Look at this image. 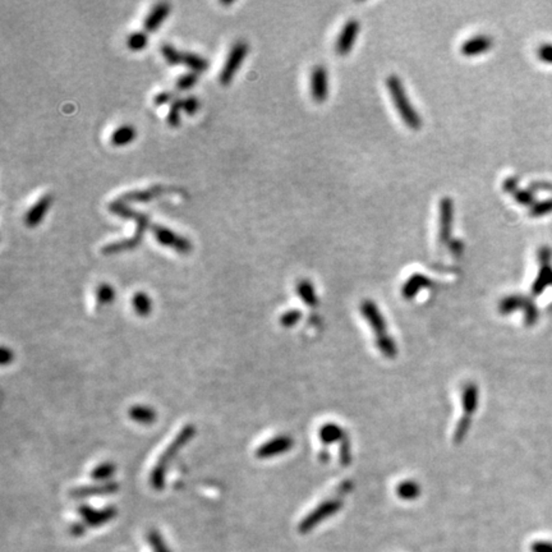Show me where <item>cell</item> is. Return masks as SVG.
Returning a JSON list of instances; mask_svg holds the SVG:
<instances>
[{
  "instance_id": "cell-1",
  "label": "cell",
  "mask_w": 552,
  "mask_h": 552,
  "mask_svg": "<svg viewBox=\"0 0 552 552\" xmlns=\"http://www.w3.org/2000/svg\"><path fill=\"white\" fill-rule=\"evenodd\" d=\"M196 435V427L193 425H186L183 429L178 432V435L173 440L172 442L164 450L162 455L158 459V463L150 473V485L153 490L162 491L165 487V477L169 464L174 457L178 455L181 449L184 448L192 438Z\"/></svg>"
},
{
  "instance_id": "cell-2",
  "label": "cell",
  "mask_w": 552,
  "mask_h": 552,
  "mask_svg": "<svg viewBox=\"0 0 552 552\" xmlns=\"http://www.w3.org/2000/svg\"><path fill=\"white\" fill-rule=\"evenodd\" d=\"M361 314H362L363 318L371 326L372 331L375 334L377 349L380 351L381 354L390 360L395 358L398 354V348H397L395 342L392 340L390 334H388L386 323H385V318L381 314L379 307L375 302L366 299L361 305Z\"/></svg>"
},
{
  "instance_id": "cell-3",
  "label": "cell",
  "mask_w": 552,
  "mask_h": 552,
  "mask_svg": "<svg viewBox=\"0 0 552 552\" xmlns=\"http://www.w3.org/2000/svg\"><path fill=\"white\" fill-rule=\"evenodd\" d=\"M386 88H388L391 99H392V103L395 105L404 124L413 131L421 129L422 118L417 113V110L413 108V105L410 104V97L407 95L405 88L403 86V82L399 77L395 76V75L388 77Z\"/></svg>"
},
{
  "instance_id": "cell-4",
  "label": "cell",
  "mask_w": 552,
  "mask_h": 552,
  "mask_svg": "<svg viewBox=\"0 0 552 552\" xmlns=\"http://www.w3.org/2000/svg\"><path fill=\"white\" fill-rule=\"evenodd\" d=\"M462 405H463V417L459 419L455 432H454V442L460 444L469 431L472 425V417L476 413L478 407V386L475 382H466L463 386L462 392Z\"/></svg>"
},
{
  "instance_id": "cell-5",
  "label": "cell",
  "mask_w": 552,
  "mask_h": 552,
  "mask_svg": "<svg viewBox=\"0 0 552 552\" xmlns=\"http://www.w3.org/2000/svg\"><path fill=\"white\" fill-rule=\"evenodd\" d=\"M343 507L342 499H330L325 500L323 504L314 507V510L308 515H305L303 520L299 524L298 529L301 534H308L312 531L316 525L321 523L325 519L331 518L333 515L339 513V510Z\"/></svg>"
},
{
  "instance_id": "cell-6",
  "label": "cell",
  "mask_w": 552,
  "mask_h": 552,
  "mask_svg": "<svg viewBox=\"0 0 552 552\" xmlns=\"http://www.w3.org/2000/svg\"><path fill=\"white\" fill-rule=\"evenodd\" d=\"M248 47L247 41L239 40L237 41L229 51L228 57L225 59L224 67L221 69L219 75L220 84L223 86H228L233 81L234 76L237 75L239 68L242 66L243 60L247 58Z\"/></svg>"
},
{
  "instance_id": "cell-7",
  "label": "cell",
  "mask_w": 552,
  "mask_h": 552,
  "mask_svg": "<svg viewBox=\"0 0 552 552\" xmlns=\"http://www.w3.org/2000/svg\"><path fill=\"white\" fill-rule=\"evenodd\" d=\"M155 239L164 246V247L172 248L175 252L181 255H187L192 251V243L188 238L181 237L178 233L173 231L166 227H162L160 224H153L151 227Z\"/></svg>"
},
{
  "instance_id": "cell-8",
  "label": "cell",
  "mask_w": 552,
  "mask_h": 552,
  "mask_svg": "<svg viewBox=\"0 0 552 552\" xmlns=\"http://www.w3.org/2000/svg\"><path fill=\"white\" fill-rule=\"evenodd\" d=\"M109 211L115 214L119 218H123L127 220H134L137 224L136 228V233L134 237L142 240L145 231L150 227V218L147 214L143 212H138L136 210L131 209L125 202L122 200L113 201L109 203Z\"/></svg>"
},
{
  "instance_id": "cell-9",
  "label": "cell",
  "mask_w": 552,
  "mask_h": 552,
  "mask_svg": "<svg viewBox=\"0 0 552 552\" xmlns=\"http://www.w3.org/2000/svg\"><path fill=\"white\" fill-rule=\"evenodd\" d=\"M516 310H523L525 323L528 325H534L538 318V312H537L536 305L531 299H528L525 297L509 295L504 298L499 305V311L503 314L514 312Z\"/></svg>"
},
{
  "instance_id": "cell-10",
  "label": "cell",
  "mask_w": 552,
  "mask_h": 552,
  "mask_svg": "<svg viewBox=\"0 0 552 552\" xmlns=\"http://www.w3.org/2000/svg\"><path fill=\"white\" fill-rule=\"evenodd\" d=\"M438 240L442 244H449L451 240L453 223H454V201L450 197H444L438 206Z\"/></svg>"
},
{
  "instance_id": "cell-11",
  "label": "cell",
  "mask_w": 552,
  "mask_h": 552,
  "mask_svg": "<svg viewBox=\"0 0 552 552\" xmlns=\"http://www.w3.org/2000/svg\"><path fill=\"white\" fill-rule=\"evenodd\" d=\"M552 251L550 247H542L538 252V261L541 264L540 273L532 286L534 295H540L547 286H552Z\"/></svg>"
},
{
  "instance_id": "cell-12",
  "label": "cell",
  "mask_w": 552,
  "mask_h": 552,
  "mask_svg": "<svg viewBox=\"0 0 552 552\" xmlns=\"http://www.w3.org/2000/svg\"><path fill=\"white\" fill-rule=\"evenodd\" d=\"M78 514L82 518L84 523L88 525V527H101L104 524L110 522L112 519H114L116 516V507L115 506H106L105 509L101 510H96L94 507L88 506V505H81L78 506Z\"/></svg>"
},
{
  "instance_id": "cell-13",
  "label": "cell",
  "mask_w": 552,
  "mask_h": 552,
  "mask_svg": "<svg viewBox=\"0 0 552 552\" xmlns=\"http://www.w3.org/2000/svg\"><path fill=\"white\" fill-rule=\"evenodd\" d=\"M294 447L293 438L288 435H279L275 438H270L266 442H264L261 447H258L256 450V457L258 459H270V457H279L281 454H286L290 449Z\"/></svg>"
},
{
  "instance_id": "cell-14",
  "label": "cell",
  "mask_w": 552,
  "mask_h": 552,
  "mask_svg": "<svg viewBox=\"0 0 552 552\" xmlns=\"http://www.w3.org/2000/svg\"><path fill=\"white\" fill-rule=\"evenodd\" d=\"M360 29L361 25L357 19H349L345 25H344L343 29L338 38V41L335 44V51L338 55L340 57H345L351 53L353 45L355 42V38L360 34Z\"/></svg>"
},
{
  "instance_id": "cell-15",
  "label": "cell",
  "mask_w": 552,
  "mask_h": 552,
  "mask_svg": "<svg viewBox=\"0 0 552 552\" xmlns=\"http://www.w3.org/2000/svg\"><path fill=\"white\" fill-rule=\"evenodd\" d=\"M311 95L318 104H323L329 96V73L324 66H316L312 71Z\"/></svg>"
},
{
  "instance_id": "cell-16",
  "label": "cell",
  "mask_w": 552,
  "mask_h": 552,
  "mask_svg": "<svg viewBox=\"0 0 552 552\" xmlns=\"http://www.w3.org/2000/svg\"><path fill=\"white\" fill-rule=\"evenodd\" d=\"M119 488V485L110 481V482H103V484H96V485L82 486L76 487L71 490V496L75 499H84V497H91V496H105L115 494Z\"/></svg>"
},
{
  "instance_id": "cell-17",
  "label": "cell",
  "mask_w": 552,
  "mask_h": 552,
  "mask_svg": "<svg viewBox=\"0 0 552 552\" xmlns=\"http://www.w3.org/2000/svg\"><path fill=\"white\" fill-rule=\"evenodd\" d=\"M53 203V196L51 195H44L41 199H38L34 206L29 208V211L25 215V224L29 228H36L38 224L44 220L47 212Z\"/></svg>"
},
{
  "instance_id": "cell-18",
  "label": "cell",
  "mask_w": 552,
  "mask_h": 552,
  "mask_svg": "<svg viewBox=\"0 0 552 552\" xmlns=\"http://www.w3.org/2000/svg\"><path fill=\"white\" fill-rule=\"evenodd\" d=\"M492 47H494L492 38L487 35H477L464 41L460 51L464 57H477L485 54L486 51H488Z\"/></svg>"
},
{
  "instance_id": "cell-19",
  "label": "cell",
  "mask_w": 552,
  "mask_h": 552,
  "mask_svg": "<svg viewBox=\"0 0 552 552\" xmlns=\"http://www.w3.org/2000/svg\"><path fill=\"white\" fill-rule=\"evenodd\" d=\"M169 13H171L169 3H158L145 19L143 23L145 29L147 32H156V29L162 26V22L169 16Z\"/></svg>"
},
{
  "instance_id": "cell-20",
  "label": "cell",
  "mask_w": 552,
  "mask_h": 552,
  "mask_svg": "<svg viewBox=\"0 0 552 552\" xmlns=\"http://www.w3.org/2000/svg\"><path fill=\"white\" fill-rule=\"evenodd\" d=\"M432 284H434L432 280L427 276L416 273L408 277V280L404 283V286L401 288V294L405 299H413L421 290L431 288Z\"/></svg>"
},
{
  "instance_id": "cell-21",
  "label": "cell",
  "mask_w": 552,
  "mask_h": 552,
  "mask_svg": "<svg viewBox=\"0 0 552 552\" xmlns=\"http://www.w3.org/2000/svg\"><path fill=\"white\" fill-rule=\"evenodd\" d=\"M164 193V187L162 186H153L147 190H136L127 192L122 195V197L119 200L123 202H149V201L156 199L158 196H160Z\"/></svg>"
},
{
  "instance_id": "cell-22",
  "label": "cell",
  "mask_w": 552,
  "mask_h": 552,
  "mask_svg": "<svg viewBox=\"0 0 552 552\" xmlns=\"http://www.w3.org/2000/svg\"><path fill=\"white\" fill-rule=\"evenodd\" d=\"M128 416L134 422L138 425H143V426L153 425L158 418L156 410L149 405H143V404H137V405L131 407L128 410Z\"/></svg>"
},
{
  "instance_id": "cell-23",
  "label": "cell",
  "mask_w": 552,
  "mask_h": 552,
  "mask_svg": "<svg viewBox=\"0 0 552 552\" xmlns=\"http://www.w3.org/2000/svg\"><path fill=\"white\" fill-rule=\"evenodd\" d=\"M295 290L305 305H310L312 308L318 305V298L316 294L314 284L310 280L307 279L299 280L295 286Z\"/></svg>"
},
{
  "instance_id": "cell-24",
  "label": "cell",
  "mask_w": 552,
  "mask_h": 552,
  "mask_svg": "<svg viewBox=\"0 0 552 552\" xmlns=\"http://www.w3.org/2000/svg\"><path fill=\"white\" fill-rule=\"evenodd\" d=\"M136 136H137L136 128L132 125H129V124H124V125L118 127L114 132L112 134L110 142H112V145L116 146V147L127 146V145H129L132 141H134Z\"/></svg>"
},
{
  "instance_id": "cell-25",
  "label": "cell",
  "mask_w": 552,
  "mask_h": 552,
  "mask_svg": "<svg viewBox=\"0 0 552 552\" xmlns=\"http://www.w3.org/2000/svg\"><path fill=\"white\" fill-rule=\"evenodd\" d=\"M345 436L344 429L336 423H326L320 429V438L324 445H331L334 442L342 441Z\"/></svg>"
},
{
  "instance_id": "cell-26",
  "label": "cell",
  "mask_w": 552,
  "mask_h": 552,
  "mask_svg": "<svg viewBox=\"0 0 552 552\" xmlns=\"http://www.w3.org/2000/svg\"><path fill=\"white\" fill-rule=\"evenodd\" d=\"M132 307L136 314L141 317H146L153 311V302L147 293L137 292L132 297Z\"/></svg>"
},
{
  "instance_id": "cell-27",
  "label": "cell",
  "mask_w": 552,
  "mask_h": 552,
  "mask_svg": "<svg viewBox=\"0 0 552 552\" xmlns=\"http://www.w3.org/2000/svg\"><path fill=\"white\" fill-rule=\"evenodd\" d=\"M183 64L190 68V71H193V73L205 72L209 68L208 59L201 57L196 53H190V51H186L183 54Z\"/></svg>"
},
{
  "instance_id": "cell-28",
  "label": "cell",
  "mask_w": 552,
  "mask_h": 552,
  "mask_svg": "<svg viewBox=\"0 0 552 552\" xmlns=\"http://www.w3.org/2000/svg\"><path fill=\"white\" fill-rule=\"evenodd\" d=\"M115 469H116V466H115L114 463L105 462V463H101V464L96 466L95 468L92 469V472H91L90 476H91V478H92L94 481L100 482V484H103V482H110L112 477L115 475Z\"/></svg>"
},
{
  "instance_id": "cell-29",
  "label": "cell",
  "mask_w": 552,
  "mask_h": 552,
  "mask_svg": "<svg viewBox=\"0 0 552 552\" xmlns=\"http://www.w3.org/2000/svg\"><path fill=\"white\" fill-rule=\"evenodd\" d=\"M397 495L403 500H414L421 495V487L413 479H407L397 486Z\"/></svg>"
},
{
  "instance_id": "cell-30",
  "label": "cell",
  "mask_w": 552,
  "mask_h": 552,
  "mask_svg": "<svg viewBox=\"0 0 552 552\" xmlns=\"http://www.w3.org/2000/svg\"><path fill=\"white\" fill-rule=\"evenodd\" d=\"M115 299V290L113 286L108 283H103L97 286L96 289V301L97 305H110L112 302H114Z\"/></svg>"
},
{
  "instance_id": "cell-31",
  "label": "cell",
  "mask_w": 552,
  "mask_h": 552,
  "mask_svg": "<svg viewBox=\"0 0 552 552\" xmlns=\"http://www.w3.org/2000/svg\"><path fill=\"white\" fill-rule=\"evenodd\" d=\"M147 44H149L147 34L142 32V31L134 32L127 38V47H128V49H131L132 51H140V50L146 48Z\"/></svg>"
},
{
  "instance_id": "cell-32",
  "label": "cell",
  "mask_w": 552,
  "mask_h": 552,
  "mask_svg": "<svg viewBox=\"0 0 552 552\" xmlns=\"http://www.w3.org/2000/svg\"><path fill=\"white\" fill-rule=\"evenodd\" d=\"M162 57L165 58V60L168 62V64L171 66H178V64H183V54H181L177 49L174 48L171 44H164L160 48Z\"/></svg>"
},
{
  "instance_id": "cell-33",
  "label": "cell",
  "mask_w": 552,
  "mask_h": 552,
  "mask_svg": "<svg viewBox=\"0 0 552 552\" xmlns=\"http://www.w3.org/2000/svg\"><path fill=\"white\" fill-rule=\"evenodd\" d=\"M552 212V199L549 200L534 202V205L529 208V216L532 218H541L547 214Z\"/></svg>"
},
{
  "instance_id": "cell-34",
  "label": "cell",
  "mask_w": 552,
  "mask_h": 552,
  "mask_svg": "<svg viewBox=\"0 0 552 552\" xmlns=\"http://www.w3.org/2000/svg\"><path fill=\"white\" fill-rule=\"evenodd\" d=\"M147 540H149V543L151 544L153 551L171 552V550L168 549V546L164 542L162 534H159L156 529H151V531L147 534Z\"/></svg>"
},
{
  "instance_id": "cell-35",
  "label": "cell",
  "mask_w": 552,
  "mask_h": 552,
  "mask_svg": "<svg viewBox=\"0 0 552 552\" xmlns=\"http://www.w3.org/2000/svg\"><path fill=\"white\" fill-rule=\"evenodd\" d=\"M181 109V100H174L171 105V110L168 114V124L173 128H177L181 125V113H179Z\"/></svg>"
},
{
  "instance_id": "cell-36",
  "label": "cell",
  "mask_w": 552,
  "mask_h": 552,
  "mask_svg": "<svg viewBox=\"0 0 552 552\" xmlns=\"http://www.w3.org/2000/svg\"><path fill=\"white\" fill-rule=\"evenodd\" d=\"M302 318V312L299 310H290L288 312H284L280 317V324L284 327H292L298 324Z\"/></svg>"
},
{
  "instance_id": "cell-37",
  "label": "cell",
  "mask_w": 552,
  "mask_h": 552,
  "mask_svg": "<svg viewBox=\"0 0 552 552\" xmlns=\"http://www.w3.org/2000/svg\"><path fill=\"white\" fill-rule=\"evenodd\" d=\"M197 81H199L197 73H193V72H192V73H186V75H183V76L178 78V81H177V88L181 90V91L190 90V88H192V87L197 84Z\"/></svg>"
},
{
  "instance_id": "cell-38",
  "label": "cell",
  "mask_w": 552,
  "mask_h": 552,
  "mask_svg": "<svg viewBox=\"0 0 552 552\" xmlns=\"http://www.w3.org/2000/svg\"><path fill=\"white\" fill-rule=\"evenodd\" d=\"M534 192L529 190H518L515 192L514 199L519 205H523V206H532L534 203Z\"/></svg>"
},
{
  "instance_id": "cell-39",
  "label": "cell",
  "mask_w": 552,
  "mask_h": 552,
  "mask_svg": "<svg viewBox=\"0 0 552 552\" xmlns=\"http://www.w3.org/2000/svg\"><path fill=\"white\" fill-rule=\"evenodd\" d=\"M181 109L188 115L196 114L200 109V100L196 96H188L181 100Z\"/></svg>"
},
{
  "instance_id": "cell-40",
  "label": "cell",
  "mask_w": 552,
  "mask_h": 552,
  "mask_svg": "<svg viewBox=\"0 0 552 552\" xmlns=\"http://www.w3.org/2000/svg\"><path fill=\"white\" fill-rule=\"evenodd\" d=\"M342 447H340V454H339V459L342 466H347L351 464V444H349V438L347 436L340 441Z\"/></svg>"
},
{
  "instance_id": "cell-41",
  "label": "cell",
  "mask_w": 552,
  "mask_h": 552,
  "mask_svg": "<svg viewBox=\"0 0 552 552\" xmlns=\"http://www.w3.org/2000/svg\"><path fill=\"white\" fill-rule=\"evenodd\" d=\"M537 55H538V58H540L542 62H544V63H547V64H552L551 44H544V45H541V47L538 48Z\"/></svg>"
},
{
  "instance_id": "cell-42",
  "label": "cell",
  "mask_w": 552,
  "mask_h": 552,
  "mask_svg": "<svg viewBox=\"0 0 552 552\" xmlns=\"http://www.w3.org/2000/svg\"><path fill=\"white\" fill-rule=\"evenodd\" d=\"M173 101H174V96H173L171 91H162V92H159L158 95L153 97V104L156 105V106L169 104Z\"/></svg>"
},
{
  "instance_id": "cell-43",
  "label": "cell",
  "mask_w": 552,
  "mask_h": 552,
  "mask_svg": "<svg viewBox=\"0 0 552 552\" xmlns=\"http://www.w3.org/2000/svg\"><path fill=\"white\" fill-rule=\"evenodd\" d=\"M449 249L453 252V255H455V256H462V253H463V251H464V243L460 240V239H451L450 242H449Z\"/></svg>"
},
{
  "instance_id": "cell-44",
  "label": "cell",
  "mask_w": 552,
  "mask_h": 552,
  "mask_svg": "<svg viewBox=\"0 0 552 552\" xmlns=\"http://www.w3.org/2000/svg\"><path fill=\"white\" fill-rule=\"evenodd\" d=\"M518 184H519V179L516 177H509L507 179H505L503 188L505 192L514 195L515 192L518 190Z\"/></svg>"
},
{
  "instance_id": "cell-45",
  "label": "cell",
  "mask_w": 552,
  "mask_h": 552,
  "mask_svg": "<svg viewBox=\"0 0 552 552\" xmlns=\"http://www.w3.org/2000/svg\"><path fill=\"white\" fill-rule=\"evenodd\" d=\"M14 358V353L8 347H3L1 348V353H0V362L1 366H7L10 363L13 362Z\"/></svg>"
},
{
  "instance_id": "cell-46",
  "label": "cell",
  "mask_w": 552,
  "mask_h": 552,
  "mask_svg": "<svg viewBox=\"0 0 552 552\" xmlns=\"http://www.w3.org/2000/svg\"><path fill=\"white\" fill-rule=\"evenodd\" d=\"M532 552H552V542L549 541H537L531 547Z\"/></svg>"
},
{
  "instance_id": "cell-47",
  "label": "cell",
  "mask_w": 552,
  "mask_h": 552,
  "mask_svg": "<svg viewBox=\"0 0 552 552\" xmlns=\"http://www.w3.org/2000/svg\"><path fill=\"white\" fill-rule=\"evenodd\" d=\"M529 190H532V192H536V190L552 192V183H549V181H534V183H531Z\"/></svg>"
},
{
  "instance_id": "cell-48",
  "label": "cell",
  "mask_w": 552,
  "mask_h": 552,
  "mask_svg": "<svg viewBox=\"0 0 552 552\" xmlns=\"http://www.w3.org/2000/svg\"><path fill=\"white\" fill-rule=\"evenodd\" d=\"M85 528H86V524L84 523V522H77V523H73L71 525L69 532L75 537H79V536L85 534Z\"/></svg>"
}]
</instances>
